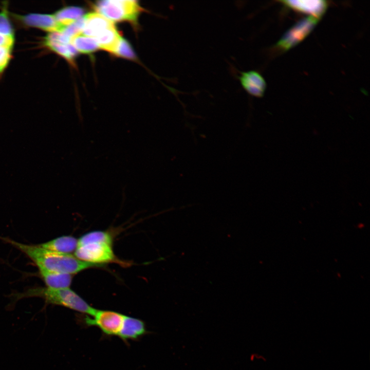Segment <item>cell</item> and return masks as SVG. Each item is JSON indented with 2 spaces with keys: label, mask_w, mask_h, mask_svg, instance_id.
<instances>
[{
  "label": "cell",
  "mask_w": 370,
  "mask_h": 370,
  "mask_svg": "<svg viewBox=\"0 0 370 370\" xmlns=\"http://www.w3.org/2000/svg\"><path fill=\"white\" fill-rule=\"evenodd\" d=\"M116 29L113 22L97 12L84 16L82 33L94 39L98 42Z\"/></svg>",
  "instance_id": "7"
},
{
  "label": "cell",
  "mask_w": 370,
  "mask_h": 370,
  "mask_svg": "<svg viewBox=\"0 0 370 370\" xmlns=\"http://www.w3.org/2000/svg\"><path fill=\"white\" fill-rule=\"evenodd\" d=\"M12 49L7 47H0V73L8 66L11 58Z\"/></svg>",
  "instance_id": "19"
},
{
  "label": "cell",
  "mask_w": 370,
  "mask_h": 370,
  "mask_svg": "<svg viewBox=\"0 0 370 370\" xmlns=\"http://www.w3.org/2000/svg\"><path fill=\"white\" fill-rule=\"evenodd\" d=\"M15 16L26 26L50 32L61 31L65 27L58 23L53 15L33 13L25 15H15Z\"/></svg>",
  "instance_id": "9"
},
{
  "label": "cell",
  "mask_w": 370,
  "mask_h": 370,
  "mask_svg": "<svg viewBox=\"0 0 370 370\" xmlns=\"http://www.w3.org/2000/svg\"><path fill=\"white\" fill-rule=\"evenodd\" d=\"M84 12V9L81 7L68 6L58 10L53 15L58 23L66 26L82 18Z\"/></svg>",
  "instance_id": "15"
},
{
  "label": "cell",
  "mask_w": 370,
  "mask_h": 370,
  "mask_svg": "<svg viewBox=\"0 0 370 370\" xmlns=\"http://www.w3.org/2000/svg\"><path fill=\"white\" fill-rule=\"evenodd\" d=\"M39 273L47 287L54 289L69 288L72 281L71 274L50 271L38 268Z\"/></svg>",
  "instance_id": "14"
},
{
  "label": "cell",
  "mask_w": 370,
  "mask_h": 370,
  "mask_svg": "<svg viewBox=\"0 0 370 370\" xmlns=\"http://www.w3.org/2000/svg\"><path fill=\"white\" fill-rule=\"evenodd\" d=\"M319 19L309 16L299 21L287 30L276 47L280 51H287L296 46L306 38L317 24Z\"/></svg>",
  "instance_id": "6"
},
{
  "label": "cell",
  "mask_w": 370,
  "mask_h": 370,
  "mask_svg": "<svg viewBox=\"0 0 370 370\" xmlns=\"http://www.w3.org/2000/svg\"><path fill=\"white\" fill-rule=\"evenodd\" d=\"M78 244V239L71 236H63L39 244L41 247L51 251L70 254L75 251Z\"/></svg>",
  "instance_id": "13"
},
{
  "label": "cell",
  "mask_w": 370,
  "mask_h": 370,
  "mask_svg": "<svg viewBox=\"0 0 370 370\" xmlns=\"http://www.w3.org/2000/svg\"><path fill=\"white\" fill-rule=\"evenodd\" d=\"M287 7L295 11L308 14L319 20L326 12L328 4L326 1H281Z\"/></svg>",
  "instance_id": "11"
},
{
  "label": "cell",
  "mask_w": 370,
  "mask_h": 370,
  "mask_svg": "<svg viewBox=\"0 0 370 370\" xmlns=\"http://www.w3.org/2000/svg\"><path fill=\"white\" fill-rule=\"evenodd\" d=\"M0 34L14 35L13 28L8 16L7 7L5 6L0 12Z\"/></svg>",
  "instance_id": "17"
},
{
  "label": "cell",
  "mask_w": 370,
  "mask_h": 370,
  "mask_svg": "<svg viewBox=\"0 0 370 370\" xmlns=\"http://www.w3.org/2000/svg\"><path fill=\"white\" fill-rule=\"evenodd\" d=\"M237 78L248 94L257 98L263 96L266 88V83L258 72L255 70L240 72Z\"/></svg>",
  "instance_id": "10"
},
{
  "label": "cell",
  "mask_w": 370,
  "mask_h": 370,
  "mask_svg": "<svg viewBox=\"0 0 370 370\" xmlns=\"http://www.w3.org/2000/svg\"><path fill=\"white\" fill-rule=\"evenodd\" d=\"M124 314L118 312L96 309L92 316H86L85 323L98 327L107 336H117L122 327Z\"/></svg>",
  "instance_id": "5"
},
{
  "label": "cell",
  "mask_w": 370,
  "mask_h": 370,
  "mask_svg": "<svg viewBox=\"0 0 370 370\" xmlns=\"http://www.w3.org/2000/svg\"><path fill=\"white\" fill-rule=\"evenodd\" d=\"M94 8L97 13L112 22L127 21L134 24L142 11L137 1L129 0L97 1Z\"/></svg>",
  "instance_id": "3"
},
{
  "label": "cell",
  "mask_w": 370,
  "mask_h": 370,
  "mask_svg": "<svg viewBox=\"0 0 370 370\" xmlns=\"http://www.w3.org/2000/svg\"><path fill=\"white\" fill-rule=\"evenodd\" d=\"M75 256L84 262L98 264L115 260L112 244L100 241L77 245Z\"/></svg>",
  "instance_id": "4"
},
{
  "label": "cell",
  "mask_w": 370,
  "mask_h": 370,
  "mask_svg": "<svg viewBox=\"0 0 370 370\" xmlns=\"http://www.w3.org/2000/svg\"><path fill=\"white\" fill-rule=\"evenodd\" d=\"M11 297L14 303L23 298L38 297L43 299L46 304L62 306L88 316H93L96 310L69 288L33 287L22 292L13 293Z\"/></svg>",
  "instance_id": "2"
},
{
  "label": "cell",
  "mask_w": 370,
  "mask_h": 370,
  "mask_svg": "<svg viewBox=\"0 0 370 370\" xmlns=\"http://www.w3.org/2000/svg\"><path fill=\"white\" fill-rule=\"evenodd\" d=\"M70 39L63 32L49 33L44 40V45L73 64L78 51L70 43Z\"/></svg>",
  "instance_id": "8"
},
{
  "label": "cell",
  "mask_w": 370,
  "mask_h": 370,
  "mask_svg": "<svg viewBox=\"0 0 370 370\" xmlns=\"http://www.w3.org/2000/svg\"><path fill=\"white\" fill-rule=\"evenodd\" d=\"M115 55L128 59H135V54L129 43L122 38L118 47Z\"/></svg>",
  "instance_id": "18"
},
{
  "label": "cell",
  "mask_w": 370,
  "mask_h": 370,
  "mask_svg": "<svg viewBox=\"0 0 370 370\" xmlns=\"http://www.w3.org/2000/svg\"><path fill=\"white\" fill-rule=\"evenodd\" d=\"M27 255L38 266L47 270L73 274L97 264L82 261L71 254H62L46 249L39 245H27L2 238Z\"/></svg>",
  "instance_id": "1"
},
{
  "label": "cell",
  "mask_w": 370,
  "mask_h": 370,
  "mask_svg": "<svg viewBox=\"0 0 370 370\" xmlns=\"http://www.w3.org/2000/svg\"><path fill=\"white\" fill-rule=\"evenodd\" d=\"M147 332L145 324L142 320L125 315L118 336L124 341L135 340Z\"/></svg>",
  "instance_id": "12"
},
{
  "label": "cell",
  "mask_w": 370,
  "mask_h": 370,
  "mask_svg": "<svg viewBox=\"0 0 370 370\" xmlns=\"http://www.w3.org/2000/svg\"><path fill=\"white\" fill-rule=\"evenodd\" d=\"M70 43L78 52L90 53L99 48L96 40L82 33L78 34L70 40Z\"/></svg>",
  "instance_id": "16"
},
{
  "label": "cell",
  "mask_w": 370,
  "mask_h": 370,
  "mask_svg": "<svg viewBox=\"0 0 370 370\" xmlns=\"http://www.w3.org/2000/svg\"><path fill=\"white\" fill-rule=\"evenodd\" d=\"M15 41L14 35L0 34V47H7L13 48Z\"/></svg>",
  "instance_id": "20"
}]
</instances>
